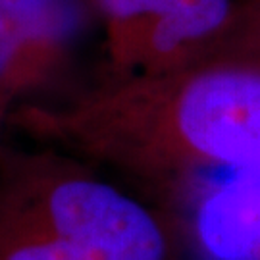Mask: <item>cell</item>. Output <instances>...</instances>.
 Segmentation results:
<instances>
[{"label":"cell","mask_w":260,"mask_h":260,"mask_svg":"<svg viewBox=\"0 0 260 260\" xmlns=\"http://www.w3.org/2000/svg\"><path fill=\"white\" fill-rule=\"evenodd\" d=\"M31 45H56L70 37L75 10L70 0H6Z\"/></svg>","instance_id":"5"},{"label":"cell","mask_w":260,"mask_h":260,"mask_svg":"<svg viewBox=\"0 0 260 260\" xmlns=\"http://www.w3.org/2000/svg\"><path fill=\"white\" fill-rule=\"evenodd\" d=\"M54 131L85 160L145 183L208 170L260 176V70L195 60L96 85Z\"/></svg>","instance_id":"1"},{"label":"cell","mask_w":260,"mask_h":260,"mask_svg":"<svg viewBox=\"0 0 260 260\" xmlns=\"http://www.w3.org/2000/svg\"><path fill=\"white\" fill-rule=\"evenodd\" d=\"M197 237L214 260H260V176L230 174L197 208Z\"/></svg>","instance_id":"4"},{"label":"cell","mask_w":260,"mask_h":260,"mask_svg":"<svg viewBox=\"0 0 260 260\" xmlns=\"http://www.w3.org/2000/svg\"><path fill=\"white\" fill-rule=\"evenodd\" d=\"M210 60H225V62L245 64L254 70H260V16L252 19L249 27L243 31V37L237 47L228 50L223 56H216Z\"/></svg>","instance_id":"6"},{"label":"cell","mask_w":260,"mask_h":260,"mask_svg":"<svg viewBox=\"0 0 260 260\" xmlns=\"http://www.w3.org/2000/svg\"><path fill=\"white\" fill-rule=\"evenodd\" d=\"M114 25V52L137 72L191 60V47L218 35L232 16L230 0H99Z\"/></svg>","instance_id":"3"},{"label":"cell","mask_w":260,"mask_h":260,"mask_svg":"<svg viewBox=\"0 0 260 260\" xmlns=\"http://www.w3.org/2000/svg\"><path fill=\"white\" fill-rule=\"evenodd\" d=\"M39 222L0 260H168L156 216L116 185L89 174L48 183Z\"/></svg>","instance_id":"2"}]
</instances>
